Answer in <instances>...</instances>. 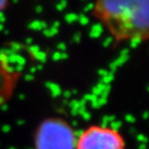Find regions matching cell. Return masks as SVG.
<instances>
[{"label": "cell", "instance_id": "obj_4", "mask_svg": "<svg viewBox=\"0 0 149 149\" xmlns=\"http://www.w3.org/2000/svg\"><path fill=\"white\" fill-rule=\"evenodd\" d=\"M9 6V2L7 0H0V12L5 11Z\"/></svg>", "mask_w": 149, "mask_h": 149}, {"label": "cell", "instance_id": "obj_1", "mask_svg": "<svg viewBox=\"0 0 149 149\" xmlns=\"http://www.w3.org/2000/svg\"><path fill=\"white\" fill-rule=\"evenodd\" d=\"M91 14L117 43L149 41V0H100Z\"/></svg>", "mask_w": 149, "mask_h": 149}, {"label": "cell", "instance_id": "obj_2", "mask_svg": "<svg viewBox=\"0 0 149 149\" xmlns=\"http://www.w3.org/2000/svg\"><path fill=\"white\" fill-rule=\"evenodd\" d=\"M77 136L73 126L59 116L45 118L34 133V149H76Z\"/></svg>", "mask_w": 149, "mask_h": 149}, {"label": "cell", "instance_id": "obj_3", "mask_svg": "<svg viewBox=\"0 0 149 149\" xmlns=\"http://www.w3.org/2000/svg\"><path fill=\"white\" fill-rule=\"evenodd\" d=\"M76 149H126L119 131L102 125H90L77 139Z\"/></svg>", "mask_w": 149, "mask_h": 149}]
</instances>
